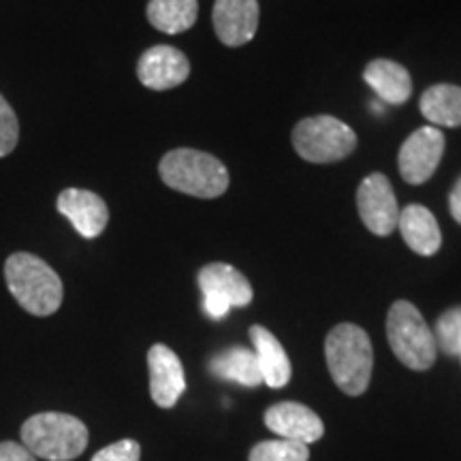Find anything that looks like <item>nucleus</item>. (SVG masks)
Masks as SVG:
<instances>
[{
  "mask_svg": "<svg viewBox=\"0 0 461 461\" xmlns=\"http://www.w3.org/2000/svg\"><path fill=\"white\" fill-rule=\"evenodd\" d=\"M141 447L135 440H118L103 448L90 461H140Z\"/></svg>",
  "mask_w": 461,
  "mask_h": 461,
  "instance_id": "nucleus-24",
  "label": "nucleus"
},
{
  "mask_svg": "<svg viewBox=\"0 0 461 461\" xmlns=\"http://www.w3.org/2000/svg\"><path fill=\"white\" fill-rule=\"evenodd\" d=\"M214 31L227 48H240L252 41L258 28L257 0H216L214 3Z\"/></svg>",
  "mask_w": 461,
  "mask_h": 461,
  "instance_id": "nucleus-14",
  "label": "nucleus"
},
{
  "mask_svg": "<svg viewBox=\"0 0 461 461\" xmlns=\"http://www.w3.org/2000/svg\"><path fill=\"white\" fill-rule=\"evenodd\" d=\"M265 425L282 440L299 442V445L305 447L321 440L322 434H325V425H322L319 414L312 408L297 402H280L267 408Z\"/></svg>",
  "mask_w": 461,
  "mask_h": 461,
  "instance_id": "nucleus-11",
  "label": "nucleus"
},
{
  "mask_svg": "<svg viewBox=\"0 0 461 461\" xmlns=\"http://www.w3.org/2000/svg\"><path fill=\"white\" fill-rule=\"evenodd\" d=\"M248 336H250V342L255 346L263 383L272 389L286 387L288 380H291V361H288L285 346L278 342V338L272 331L261 325H252Z\"/></svg>",
  "mask_w": 461,
  "mask_h": 461,
  "instance_id": "nucleus-16",
  "label": "nucleus"
},
{
  "mask_svg": "<svg viewBox=\"0 0 461 461\" xmlns=\"http://www.w3.org/2000/svg\"><path fill=\"white\" fill-rule=\"evenodd\" d=\"M445 135L436 126H420L403 141L397 157L400 173L403 182L419 186L434 176L438 165H440L442 154H445Z\"/></svg>",
  "mask_w": 461,
  "mask_h": 461,
  "instance_id": "nucleus-9",
  "label": "nucleus"
},
{
  "mask_svg": "<svg viewBox=\"0 0 461 461\" xmlns=\"http://www.w3.org/2000/svg\"><path fill=\"white\" fill-rule=\"evenodd\" d=\"M190 75V62L184 51L171 45H154L137 62V77L149 90H171L182 86Z\"/></svg>",
  "mask_w": 461,
  "mask_h": 461,
  "instance_id": "nucleus-10",
  "label": "nucleus"
},
{
  "mask_svg": "<svg viewBox=\"0 0 461 461\" xmlns=\"http://www.w3.org/2000/svg\"><path fill=\"white\" fill-rule=\"evenodd\" d=\"M325 359L339 391L353 397L366 393L374 370V348L361 327L353 322L333 327L325 339Z\"/></svg>",
  "mask_w": 461,
  "mask_h": 461,
  "instance_id": "nucleus-1",
  "label": "nucleus"
},
{
  "mask_svg": "<svg viewBox=\"0 0 461 461\" xmlns=\"http://www.w3.org/2000/svg\"><path fill=\"white\" fill-rule=\"evenodd\" d=\"M20 141V122L7 99L0 95V158L9 157Z\"/></svg>",
  "mask_w": 461,
  "mask_h": 461,
  "instance_id": "nucleus-23",
  "label": "nucleus"
},
{
  "mask_svg": "<svg viewBox=\"0 0 461 461\" xmlns=\"http://www.w3.org/2000/svg\"><path fill=\"white\" fill-rule=\"evenodd\" d=\"M436 346L448 357H461V305L440 314L434 327Z\"/></svg>",
  "mask_w": 461,
  "mask_h": 461,
  "instance_id": "nucleus-21",
  "label": "nucleus"
},
{
  "mask_svg": "<svg viewBox=\"0 0 461 461\" xmlns=\"http://www.w3.org/2000/svg\"><path fill=\"white\" fill-rule=\"evenodd\" d=\"M310 451L305 445L291 440H263L250 451L248 461H308Z\"/></svg>",
  "mask_w": 461,
  "mask_h": 461,
  "instance_id": "nucleus-22",
  "label": "nucleus"
},
{
  "mask_svg": "<svg viewBox=\"0 0 461 461\" xmlns=\"http://www.w3.org/2000/svg\"><path fill=\"white\" fill-rule=\"evenodd\" d=\"M160 180L177 193L199 199H216L227 193L229 171L212 154L193 148L167 152L158 165Z\"/></svg>",
  "mask_w": 461,
  "mask_h": 461,
  "instance_id": "nucleus-3",
  "label": "nucleus"
},
{
  "mask_svg": "<svg viewBox=\"0 0 461 461\" xmlns=\"http://www.w3.org/2000/svg\"><path fill=\"white\" fill-rule=\"evenodd\" d=\"M0 461H37L24 445L17 442H0Z\"/></svg>",
  "mask_w": 461,
  "mask_h": 461,
  "instance_id": "nucleus-25",
  "label": "nucleus"
},
{
  "mask_svg": "<svg viewBox=\"0 0 461 461\" xmlns=\"http://www.w3.org/2000/svg\"><path fill=\"white\" fill-rule=\"evenodd\" d=\"M149 395L157 406L173 408L186 391V376L180 357L169 346L154 344L148 353Z\"/></svg>",
  "mask_w": 461,
  "mask_h": 461,
  "instance_id": "nucleus-12",
  "label": "nucleus"
},
{
  "mask_svg": "<svg viewBox=\"0 0 461 461\" xmlns=\"http://www.w3.org/2000/svg\"><path fill=\"white\" fill-rule=\"evenodd\" d=\"M295 152L308 163H338L355 152L357 135L348 124L333 115L303 118L293 131Z\"/></svg>",
  "mask_w": 461,
  "mask_h": 461,
  "instance_id": "nucleus-6",
  "label": "nucleus"
},
{
  "mask_svg": "<svg viewBox=\"0 0 461 461\" xmlns=\"http://www.w3.org/2000/svg\"><path fill=\"white\" fill-rule=\"evenodd\" d=\"M5 278L15 302L34 316L58 312L65 297V288L58 274L43 258L31 252H15L5 263Z\"/></svg>",
  "mask_w": 461,
  "mask_h": 461,
  "instance_id": "nucleus-2",
  "label": "nucleus"
},
{
  "mask_svg": "<svg viewBox=\"0 0 461 461\" xmlns=\"http://www.w3.org/2000/svg\"><path fill=\"white\" fill-rule=\"evenodd\" d=\"M357 210L363 224L378 238H387L397 229L400 205L389 177L383 173H372L359 184L357 190Z\"/></svg>",
  "mask_w": 461,
  "mask_h": 461,
  "instance_id": "nucleus-8",
  "label": "nucleus"
},
{
  "mask_svg": "<svg viewBox=\"0 0 461 461\" xmlns=\"http://www.w3.org/2000/svg\"><path fill=\"white\" fill-rule=\"evenodd\" d=\"M199 15L197 0H149L148 22L165 34H180L194 26Z\"/></svg>",
  "mask_w": 461,
  "mask_h": 461,
  "instance_id": "nucleus-20",
  "label": "nucleus"
},
{
  "mask_svg": "<svg viewBox=\"0 0 461 461\" xmlns=\"http://www.w3.org/2000/svg\"><path fill=\"white\" fill-rule=\"evenodd\" d=\"M420 113L434 126L457 129L461 126V88L453 84H436L423 92L419 101Z\"/></svg>",
  "mask_w": 461,
  "mask_h": 461,
  "instance_id": "nucleus-19",
  "label": "nucleus"
},
{
  "mask_svg": "<svg viewBox=\"0 0 461 461\" xmlns=\"http://www.w3.org/2000/svg\"><path fill=\"white\" fill-rule=\"evenodd\" d=\"M22 442L34 457L71 461L88 447V429L73 414L41 412L22 425Z\"/></svg>",
  "mask_w": 461,
  "mask_h": 461,
  "instance_id": "nucleus-4",
  "label": "nucleus"
},
{
  "mask_svg": "<svg viewBox=\"0 0 461 461\" xmlns=\"http://www.w3.org/2000/svg\"><path fill=\"white\" fill-rule=\"evenodd\" d=\"M448 210H451V216L461 224V177L455 184L451 194H448Z\"/></svg>",
  "mask_w": 461,
  "mask_h": 461,
  "instance_id": "nucleus-26",
  "label": "nucleus"
},
{
  "mask_svg": "<svg viewBox=\"0 0 461 461\" xmlns=\"http://www.w3.org/2000/svg\"><path fill=\"white\" fill-rule=\"evenodd\" d=\"M363 79L376 92L378 99L389 105H402L412 95V77L408 68L387 58L372 60L363 71Z\"/></svg>",
  "mask_w": 461,
  "mask_h": 461,
  "instance_id": "nucleus-17",
  "label": "nucleus"
},
{
  "mask_svg": "<svg viewBox=\"0 0 461 461\" xmlns=\"http://www.w3.org/2000/svg\"><path fill=\"white\" fill-rule=\"evenodd\" d=\"M210 370L214 376L244 384V387H258L263 383L255 350L244 348V346H233L218 353L210 361Z\"/></svg>",
  "mask_w": 461,
  "mask_h": 461,
  "instance_id": "nucleus-18",
  "label": "nucleus"
},
{
  "mask_svg": "<svg viewBox=\"0 0 461 461\" xmlns=\"http://www.w3.org/2000/svg\"><path fill=\"white\" fill-rule=\"evenodd\" d=\"M58 212L67 216L77 233L86 240H95L109 222L107 203L99 194L84 188H67L58 194Z\"/></svg>",
  "mask_w": 461,
  "mask_h": 461,
  "instance_id": "nucleus-13",
  "label": "nucleus"
},
{
  "mask_svg": "<svg viewBox=\"0 0 461 461\" xmlns=\"http://www.w3.org/2000/svg\"><path fill=\"white\" fill-rule=\"evenodd\" d=\"M197 280L203 293L205 314L214 321L224 319L230 308H246L255 295L246 276L227 263L205 265Z\"/></svg>",
  "mask_w": 461,
  "mask_h": 461,
  "instance_id": "nucleus-7",
  "label": "nucleus"
},
{
  "mask_svg": "<svg viewBox=\"0 0 461 461\" xmlns=\"http://www.w3.org/2000/svg\"><path fill=\"white\" fill-rule=\"evenodd\" d=\"M387 338L393 355L414 372L429 370L436 363L434 331L411 302H395L387 316Z\"/></svg>",
  "mask_w": 461,
  "mask_h": 461,
  "instance_id": "nucleus-5",
  "label": "nucleus"
},
{
  "mask_svg": "<svg viewBox=\"0 0 461 461\" xmlns=\"http://www.w3.org/2000/svg\"><path fill=\"white\" fill-rule=\"evenodd\" d=\"M397 227L402 230V238L412 252L420 257H431L440 250L442 233L438 227L436 216L425 205H408L400 212Z\"/></svg>",
  "mask_w": 461,
  "mask_h": 461,
  "instance_id": "nucleus-15",
  "label": "nucleus"
}]
</instances>
